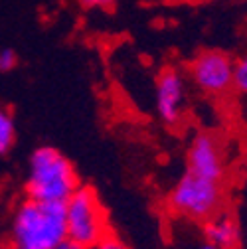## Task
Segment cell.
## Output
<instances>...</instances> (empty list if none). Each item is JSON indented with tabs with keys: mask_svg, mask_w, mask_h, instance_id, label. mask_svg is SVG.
I'll return each instance as SVG.
<instances>
[{
	"mask_svg": "<svg viewBox=\"0 0 247 249\" xmlns=\"http://www.w3.org/2000/svg\"><path fill=\"white\" fill-rule=\"evenodd\" d=\"M239 226L233 213L220 212L204 224V237L206 243H212L220 249H235L239 243Z\"/></svg>",
	"mask_w": 247,
	"mask_h": 249,
	"instance_id": "8",
	"label": "cell"
},
{
	"mask_svg": "<svg viewBox=\"0 0 247 249\" xmlns=\"http://www.w3.org/2000/svg\"><path fill=\"white\" fill-rule=\"evenodd\" d=\"M0 249H10V247H6V245H4L2 241H0Z\"/></svg>",
	"mask_w": 247,
	"mask_h": 249,
	"instance_id": "16",
	"label": "cell"
},
{
	"mask_svg": "<svg viewBox=\"0 0 247 249\" xmlns=\"http://www.w3.org/2000/svg\"><path fill=\"white\" fill-rule=\"evenodd\" d=\"M83 8H109L117 0H77Z\"/></svg>",
	"mask_w": 247,
	"mask_h": 249,
	"instance_id": "13",
	"label": "cell"
},
{
	"mask_svg": "<svg viewBox=\"0 0 247 249\" xmlns=\"http://www.w3.org/2000/svg\"><path fill=\"white\" fill-rule=\"evenodd\" d=\"M18 66V53L10 48L0 50V73H8Z\"/></svg>",
	"mask_w": 247,
	"mask_h": 249,
	"instance_id": "11",
	"label": "cell"
},
{
	"mask_svg": "<svg viewBox=\"0 0 247 249\" xmlns=\"http://www.w3.org/2000/svg\"><path fill=\"white\" fill-rule=\"evenodd\" d=\"M79 188V180L73 164L57 148L40 146L32 152L26 172V196L50 202L66 204Z\"/></svg>",
	"mask_w": 247,
	"mask_h": 249,
	"instance_id": "2",
	"label": "cell"
},
{
	"mask_svg": "<svg viewBox=\"0 0 247 249\" xmlns=\"http://www.w3.org/2000/svg\"><path fill=\"white\" fill-rule=\"evenodd\" d=\"M68 239L85 249H93L109 235V222L103 204L93 188L79 186L64 204Z\"/></svg>",
	"mask_w": 247,
	"mask_h": 249,
	"instance_id": "4",
	"label": "cell"
},
{
	"mask_svg": "<svg viewBox=\"0 0 247 249\" xmlns=\"http://www.w3.org/2000/svg\"><path fill=\"white\" fill-rule=\"evenodd\" d=\"M16 142V124L12 113L0 105V154H6Z\"/></svg>",
	"mask_w": 247,
	"mask_h": 249,
	"instance_id": "9",
	"label": "cell"
},
{
	"mask_svg": "<svg viewBox=\"0 0 247 249\" xmlns=\"http://www.w3.org/2000/svg\"><path fill=\"white\" fill-rule=\"evenodd\" d=\"M198 249H220V247H215V245H212V243H202Z\"/></svg>",
	"mask_w": 247,
	"mask_h": 249,
	"instance_id": "15",
	"label": "cell"
},
{
	"mask_svg": "<svg viewBox=\"0 0 247 249\" xmlns=\"http://www.w3.org/2000/svg\"><path fill=\"white\" fill-rule=\"evenodd\" d=\"M166 206L184 220L206 224L224 210V188L220 182L206 180L186 170L168 192Z\"/></svg>",
	"mask_w": 247,
	"mask_h": 249,
	"instance_id": "3",
	"label": "cell"
},
{
	"mask_svg": "<svg viewBox=\"0 0 247 249\" xmlns=\"http://www.w3.org/2000/svg\"><path fill=\"white\" fill-rule=\"evenodd\" d=\"M188 73L202 93L222 97L233 83V57L222 50H204L192 59Z\"/></svg>",
	"mask_w": 247,
	"mask_h": 249,
	"instance_id": "5",
	"label": "cell"
},
{
	"mask_svg": "<svg viewBox=\"0 0 247 249\" xmlns=\"http://www.w3.org/2000/svg\"><path fill=\"white\" fill-rule=\"evenodd\" d=\"M186 170L212 182H224L228 174V157L224 144L213 133L200 131L192 137L186 150Z\"/></svg>",
	"mask_w": 247,
	"mask_h": 249,
	"instance_id": "6",
	"label": "cell"
},
{
	"mask_svg": "<svg viewBox=\"0 0 247 249\" xmlns=\"http://www.w3.org/2000/svg\"><path fill=\"white\" fill-rule=\"evenodd\" d=\"M231 89H235L241 95H247V53L233 59V83Z\"/></svg>",
	"mask_w": 247,
	"mask_h": 249,
	"instance_id": "10",
	"label": "cell"
},
{
	"mask_svg": "<svg viewBox=\"0 0 247 249\" xmlns=\"http://www.w3.org/2000/svg\"><path fill=\"white\" fill-rule=\"evenodd\" d=\"M93 249H129L123 241H119L117 237H113V235H107L103 241H99Z\"/></svg>",
	"mask_w": 247,
	"mask_h": 249,
	"instance_id": "12",
	"label": "cell"
},
{
	"mask_svg": "<svg viewBox=\"0 0 247 249\" xmlns=\"http://www.w3.org/2000/svg\"><path fill=\"white\" fill-rule=\"evenodd\" d=\"M55 249H85V247H81L79 243H75V241H71V239H64Z\"/></svg>",
	"mask_w": 247,
	"mask_h": 249,
	"instance_id": "14",
	"label": "cell"
},
{
	"mask_svg": "<svg viewBox=\"0 0 247 249\" xmlns=\"http://www.w3.org/2000/svg\"><path fill=\"white\" fill-rule=\"evenodd\" d=\"M186 101V81L178 68H164L154 85V107L166 124H178Z\"/></svg>",
	"mask_w": 247,
	"mask_h": 249,
	"instance_id": "7",
	"label": "cell"
},
{
	"mask_svg": "<svg viewBox=\"0 0 247 249\" xmlns=\"http://www.w3.org/2000/svg\"><path fill=\"white\" fill-rule=\"evenodd\" d=\"M10 249H55L68 239L64 204L26 198L10 217Z\"/></svg>",
	"mask_w": 247,
	"mask_h": 249,
	"instance_id": "1",
	"label": "cell"
}]
</instances>
